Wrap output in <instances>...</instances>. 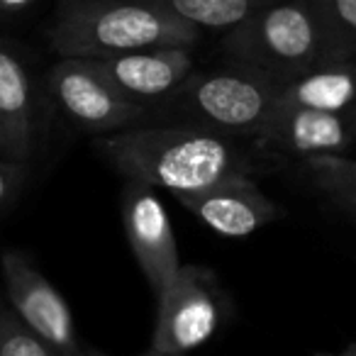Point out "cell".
Here are the masks:
<instances>
[{"instance_id": "1", "label": "cell", "mask_w": 356, "mask_h": 356, "mask_svg": "<svg viewBox=\"0 0 356 356\" xmlns=\"http://www.w3.org/2000/svg\"><path fill=\"white\" fill-rule=\"evenodd\" d=\"M98 154L124 181L176 193H198L237 176H264L286 156L261 139L200 127H129L98 137Z\"/></svg>"}, {"instance_id": "2", "label": "cell", "mask_w": 356, "mask_h": 356, "mask_svg": "<svg viewBox=\"0 0 356 356\" xmlns=\"http://www.w3.org/2000/svg\"><path fill=\"white\" fill-rule=\"evenodd\" d=\"M222 300L208 268L181 266L171 286L156 298L152 349L184 356L203 346L222 325Z\"/></svg>"}, {"instance_id": "3", "label": "cell", "mask_w": 356, "mask_h": 356, "mask_svg": "<svg viewBox=\"0 0 356 356\" xmlns=\"http://www.w3.org/2000/svg\"><path fill=\"white\" fill-rule=\"evenodd\" d=\"M278 95L249 76L218 74L198 81L184 95V113L193 120L188 127L261 139L278 108Z\"/></svg>"}, {"instance_id": "4", "label": "cell", "mask_w": 356, "mask_h": 356, "mask_svg": "<svg viewBox=\"0 0 356 356\" xmlns=\"http://www.w3.org/2000/svg\"><path fill=\"white\" fill-rule=\"evenodd\" d=\"M8 305L20 315L30 330L54 344L66 356H83L86 349L76 337L74 317L61 293L47 276L17 249L3 254Z\"/></svg>"}, {"instance_id": "5", "label": "cell", "mask_w": 356, "mask_h": 356, "mask_svg": "<svg viewBox=\"0 0 356 356\" xmlns=\"http://www.w3.org/2000/svg\"><path fill=\"white\" fill-rule=\"evenodd\" d=\"M54 98L59 110L79 129L90 134H115L139 127L144 108L122 93L98 69L64 66L54 74Z\"/></svg>"}, {"instance_id": "6", "label": "cell", "mask_w": 356, "mask_h": 356, "mask_svg": "<svg viewBox=\"0 0 356 356\" xmlns=\"http://www.w3.org/2000/svg\"><path fill=\"white\" fill-rule=\"evenodd\" d=\"M122 222L134 261L159 298L178 276L181 261L171 222L154 186L127 181L122 191Z\"/></svg>"}, {"instance_id": "7", "label": "cell", "mask_w": 356, "mask_h": 356, "mask_svg": "<svg viewBox=\"0 0 356 356\" xmlns=\"http://www.w3.org/2000/svg\"><path fill=\"white\" fill-rule=\"evenodd\" d=\"M173 198L222 237H249L283 215L254 176L227 178L198 193H176Z\"/></svg>"}, {"instance_id": "8", "label": "cell", "mask_w": 356, "mask_h": 356, "mask_svg": "<svg viewBox=\"0 0 356 356\" xmlns=\"http://www.w3.org/2000/svg\"><path fill=\"white\" fill-rule=\"evenodd\" d=\"M261 142L281 156L346 154L356 144V127L349 118L312 108L278 105L268 120Z\"/></svg>"}, {"instance_id": "9", "label": "cell", "mask_w": 356, "mask_h": 356, "mask_svg": "<svg viewBox=\"0 0 356 356\" xmlns=\"http://www.w3.org/2000/svg\"><path fill=\"white\" fill-rule=\"evenodd\" d=\"M32 93L20 61L0 54V159L32 163L37 149Z\"/></svg>"}, {"instance_id": "10", "label": "cell", "mask_w": 356, "mask_h": 356, "mask_svg": "<svg viewBox=\"0 0 356 356\" xmlns=\"http://www.w3.org/2000/svg\"><path fill=\"white\" fill-rule=\"evenodd\" d=\"M98 71L139 103L171 93L184 76V59L181 54H127L98 66Z\"/></svg>"}, {"instance_id": "11", "label": "cell", "mask_w": 356, "mask_h": 356, "mask_svg": "<svg viewBox=\"0 0 356 356\" xmlns=\"http://www.w3.org/2000/svg\"><path fill=\"white\" fill-rule=\"evenodd\" d=\"M278 105L344 115L356 127V74L351 69H330L310 74L281 90Z\"/></svg>"}, {"instance_id": "12", "label": "cell", "mask_w": 356, "mask_h": 356, "mask_svg": "<svg viewBox=\"0 0 356 356\" xmlns=\"http://www.w3.org/2000/svg\"><path fill=\"white\" fill-rule=\"evenodd\" d=\"M166 40L163 25L144 8H115L93 22L90 42L113 51H137Z\"/></svg>"}, {"instance_id": "13", "label": "cell", "mask_w": 356, "mask_h": 356, "mask_svg": "<svg viewBox=\"0 0 356 356\" xmlns=\"http://www.w3.org/2000/svg\"><path fill=\"white\" fill-rule=\"evenodd\" d=\"M264 44L273 56L283 61H300L310 56L315 44L312 25L296 8H278L264 20Z\"/></svg>"}, {"instance_id": "14", "label": "cell", "mask_w": 356, "mask_h": 356, "mask_svg": "<svg viewBox=\"0 0 356 356\" xmlns=\"http://www.w3.org/2000/svg\"><path fill=\"white\" fill-rule=\"evenodd\" d=\"M302 173L320 191L356 215V161L344 154H315L302 159Z\"/></svg>"}, {"instance_id": "15", "label": "cell", "mask_w": 356, "mask_h": 356, "mask_svg": "<svg viewBox=\"0 0 356 356\" xmlns=\"http://www.w3.org/2000/svg\"><path fill=\"white\" fill-rule=\"evenodd\" d=\"M0 356H66L20 320L10 305L0 315Z\"/></svg>"}, {"instance_id": "16", "label": "cell", "mask_w": 356, "mask_h": 356, "mask_svg": "<svg viewBox=\"0 0 356 356\" xmlns=\"http://www.w3.org/2000/svg\"><path fill=\"white\" fill-rule=\"evenodd\" d=\"M173 8L198 25L225 27L247 15L249 0H173Z\"/></svg>"}, {"instance_id": "17", "label": "cell", "mask_w": 356, "mask_h": 356, "mask_svg": "<svg viewBox=\"0 0 356 356\" xmlns=\"http://www.w3.org/2000/svg\"><path fill=\"white\" fill-rule=\"evenodd\" d=\"M30 166L32 163L27 161L0 159V218H6L17 208L30 181Z\"/></svg>"}, {"instance_id": "18", "label": "cell", "mask_w": 356, "mask_h": 356, "mask_svg": "<svg viewBox=\"0 0 356 356\" xmlns=\"http://www.w3.org/2000/svg\"><path fill=\"white\" fill-rule=\"evenodd\" d=\"M337 13L346 25L356 30V0H337Z\"/></svg>"}, {"instance_id": "19", "label": "cell", "mask_w": 356, "mask_h": 356, "mask_svg": "<svg viewBox=\"0 0 356 356\" xmlns=\"http://www.w3.org/2000/svg\"><path fill=\"white\" fill-rule=\"evenodd\" d=\"M337 356H356V341H354V344L346 346L344 351H339V354H337Z\"/></svg>"}, {"instance_id": "20", "label": "cell", "mask_w": 356, "mask_h": 356, "mask_svg": "<svg viewBox=\"0 0 356 356\" xmlns=\"http://www.w3.org/2000/svg\"><path fill=\"white\" fill-rule=\"evenodd\" d=\"M142 356H176V354H163V351H156V349H149L147 354H142Z\"/></svg>"}, {"instance_id": "21", "label": "cell", "mask_w": 356, "mask_h": 356, "mask_svg": "<svg viewBox=\"0 0 356 356\" xmlns=\"http://www.w3.org/2000/svg\"><path fill=\"white\" fill-rule=\"evenodd\" d=\"M3 3H8V6H20V3H25V0H3Z\"/></svg>"}, {"instance_id": "22", "label": "cell", "mask_w": 356, "mask_h": 356, "mask_svg": "<svg viewBox=\"0 0 356 356\" xmlns=\"http://www.w3.org/2000/svg\"><path fill=\"white\" fill-rule=\"evenodd\" d=\"M83 356H103V354H98V351H86Z\"/></svg>"}]
</instances>
